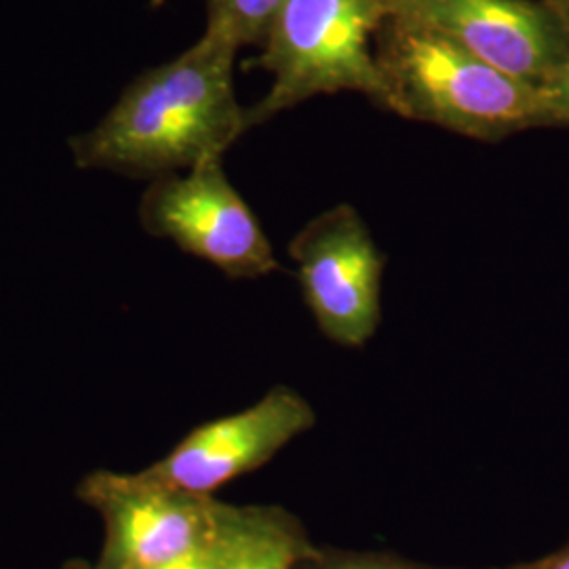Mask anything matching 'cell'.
Returning a JSON list of instances; mask_svg holds the SVG:
<instances>
[{"label":"cell","instance_id":"cell-1","mask_svg":"<svg viewBox=\"0 0 569 569\" xmlns=\"http://www.w3.org/2000/svg\"><path fill=\"white\" fill-rule=\"evenodd\" d=\"M237 53L203 34L176 60L146 70L98 127L70 138L77 167L152 182L222 159L249 131L232 82Z\"/></svg>","mask_w":569,"mask_h":569},{"label":"cell","instance_id":"cell-2","mask_svg":"<svg viewBox=\"0 0 569 569\" xmlns=\"http://www.w3.org/2000/svg\"><path fill=\"white\" fill-rule=\"evenodd\" d=\"M373 56L382 79L380 106L403 119L481 142L550 127L538 87L422 28L382 21L373 37Z\"/></svg>","mask_w":569,"mask_h":569},{"label":"cell","instance_id":"cell-3","mask_svg":"<svg viewBox=\"0 0 569 569\" xmlns=\"http://www.w3.org/2000/svg\"><path fill=\"white\" fill-rule=\"evenodd\" d=\"M387 20L380 0H287L258 60L272 84L247 108L249 129L317 96L363 93L382 102L373 37Z\"/></svg>","mask_w":569,"mask_h":569},{"label":"cell","instance_id":"cell-4","mask_svg":"<svg viewBox=\"0 0 569 569\" xmlns=\"http://www.w3.org/2000/svg\"><path fill=\"white\" fill-rule=\"evenodd\" d=\"M79 500L103 521L98 569H163L213 538L222 500L169 488L143 470L89 472Z\"/></svg>","mask_w":569,"mask_h":569},{"label":"cell","instance_id":"cell-5","mask_svg":"<svg viewBox=\"0 0 569 569\" xmlns=\"http://www.w3.org/2000/svg\"><path fill=\"white\" fill-rule=\"evenodd\" d=\"M140 222L148 234L173 241L230 279H260L281 268L222 159L152 180L140 201Z\"/></svg>","mask_w":569,"mask_h":569},{"label":"cell","instance_id":"cell-6","mask_svg":"<svg viewBox=\"0 0 569 569\" xmlns=\"http://www.w3.org/2000/svg\"><path fill=\"white\" fill-rule=\"evenodd\" d=\"M298 281L327 340L346 348L366 346L380 327V253L359 211L336 204L312 218L289 243Z\"/></svg>","mask_w":569,"mask_h":569},{"label":"cell","instance_id":"cell-7","mask_svg":"<svg viewBox=\"0 0 569 569\" xmlns=\"http://www.w3.org/2000/svg\"><path fill=\"white\" fill-rule=\"evenodd\" d=\"M387 20L422 28L519 81L542 87L569 60L547 0H380Z\"/></svg>","mask_w":569,"mask_h":569},{"label":"cell","instance_id":"cell-8","mask_svg":"<svg viewBox=\"0 0 569 569\" xmlns=\"http://www.w3.org/2000/svg\"><path fill=\"white\" fill-rule=\"evenodd\" d=\"M315 422V409L298 390L270 388L243 411L190 430L143 472L169 488L216 498L218 489L264 467Z\"/></svg>","mask_w":569,"mask_h":569},{"label":"cell","instance_id":"cell-9","mask_svg":"<svg viewBox=\"0 0 569 569\" xmlns=\"http://www.w3.org/2000/svg\"><path fill=\"white\" fill-rule=\"evenodd\" d=\"M317 549L289 510L222 502L209 569H296Z\"/></svg>","mask_w":569,"mask_h":569},{"label":"cell","instance_id":"cell-10","mask_svg":"<svg viewBox=\"0 0 569 569\" xmlns=\"http://www.w3.org/2000/svg\"><path fill=\"white\" fill-rule=\"evenodd\" d=\"M287 0H207L204 34L237 49L264 47Z\"/></svg>","mask_w":569,"mask_h":569},{"label":"cell","instance_id":"cell-11","mask_svg":"<svg viewBox=\"0 0 569 569\" xmlns=\"http://www.w3.org/2000/svg\"><path fill=\"white\" fill-rule=\"evenodd\" d=\"M296 569H432L385 550H340L319 547Z\"/></svg>","mask_w":569,"mask_h":569},{"label":"cell","instance_id":"cell-12","mask_svg":"<svg viewBox=\"0 0 569 569\" xmlns=\"http://www.w3.org/2000/svg\"><path fill=\"white\" fill-rule=\"evenodd\" d=\"M550 127L569 124V60L540 87Z\"/></svg>","mask_w":569,"mask_h":569},{"label":"cell","instance_id":"cell-13","mask_svg":"<svg viewBox=\"0 0 569 569\" xmlns=\"http://www.w3.org/2000/svg\"><path fill=\"white\" fill-rule=\"evenodd\" d=\"M509 569H569V540L561 547V549L545 555L536 561H528V563H517L510 566Z\"/></svg>","mask_w":569,"mask_h":569},{"label":"cell","instance_id":"cell-14","mask_svg":"<svg viewBox=\"0 0 569 569\" xmlns=\"http://www.w3.org/2000/svg\"><path fill=\"white\" fill-rule=\"evenodd\" d=\"M220 521V519H218ZM211 542L213 538L204 545L203 549L194 550L190 552L188 557H183L180 561L171 563L163 569H209V561H211Z\"/></svg>","mask_w":569,"mask_h":569},{"label":"cell","instance_id":"cell-15","mask_svg":"<svg viewBox=\"0 0 569 569\" xmlns=\"http://www.w3.org/2000/svg\"><path fill=\"white\" fill-rule=\"evenodd\" d=\"M550 4V9L555 11V16L561 20V23L566 26V30L569 32V0H547Z\"/></svg>","mask_w":569,"mask_h":569},{"label":"cell","instance_id":"cell-16","mask_svg":"<svg viewBox=\"0 0 569 569\" xmlns=\"http://www.w3.org/2000/svg\"><path fill=\"white\" fill-rule=\"evenodd\" d=\"M61 569H98V566H96V561L91 563V561H84V559H72V561L63 563Z\"/></svg>","mask_w":569,"mask_h":569},{"label":"cell","instance_id":"cell-17","mask_svg":"<svg viewBox=\"0 0 569 569\" xmlns=\"http://www.w3.org/2000/svg\"><path fill=\"white\" fill-rule=\"evenodd\" d=\"M164 0H150V4L152 7H159V4H163Z\"/></svg>","mask_w":569,"mask_h":569},{"label":"cell","instance_id":"cell-18","mask_svg":"<svg viewBox=\"0 0 569 569\" xmlns=\"http://www.w3.org/2000/svg\"><path fill=\"white\" fill-rule=\"evenodd\" d=\"M432 569H439V568H432ZM507 569H509V568H507Z\"/></svg>","mask_w":569,"mask_h":569}]
</instances>
